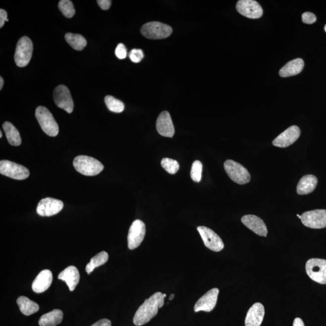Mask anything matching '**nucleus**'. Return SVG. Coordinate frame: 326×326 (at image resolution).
Wrapping results in <instances>:
<instances>
[{
    "label": "nucleus",
    "mask_w": 326,
    "mask_h": 326,
    "mask_svg": "<svg viewBox=\"0 0 326 326\" xmlns=\"http://www.w3.org/2000/svg\"><path fill=\"white\" fill-rule=\"evenodd\" d=\"M166 297V294L158 292L145 300L139 307L134 317V324L138 326L144 325L157 316L158 309L164 305V298Z\"/></svg>",
    "instance_id": "f257e3e1"
},
{
    "label": "nucleus",
    "mask_w": 326,
    "mask_h": 326,
    "mask_svg": "<svg viewBox=\"0 0 326 326\" xmlns=\"http://www.w3.org/2000/svg\"><path fill=\"white\" fill-rule=\"evenodd\" d=\"M65 39L73 49L76 50L81 51L86 47L87 42L84 37L79 34H71L68 33L65 35Z\"/></svg>",
    "instance_id": "bb28decb"
},
{
    "label": "nucleus",
    "mask_w": 326,
    "mask_h": 326,
    "mask_svg": "<svg viewBox=\"0 0 326 326\" xmlns=\"http://www.w3.org/2000/svg\"><path fill=\"white\" fill-rule=\"evenodd\" d=\"M63 312L59 309L54 310L44 314L39 320L40 326H56L62 321Z\"/></svg>",
    "instance_id": "b1692460"
},
{
    "label": "nucleus",
    "mask_w": 326,
    "mask_h": 326,
    "mask_svg": "<svg viewBox=\"0 0 326 326\" xmlns=\"http://www.w3.org/2000/svg\"><path fill=\"white\" fill-rule=\"evenodd\" d=\"M38 123L44 132L50 137H56L59 133L58 125L53 115L45 106H38L35 111Z\"/></svg>",
    "instance_id": "7ed1b4c3"
},
{
    "label": "nucleus",
    "mask_w": 326,
    "mask_h": 326,
    "mask_svg": "<svg viewBox=\"0 0 326 326\" xmlns=\"http://www.w3.org/2000/svg\"><path fill=\"white\" fill-rule=\"evenodd\" d=\"M53 275L50 270L41 271L32 283V289L35 292L40 294L47 290L51 286Z\"/></svg>",
    "instance_id": "aec40b11"
},
{
    "label": "nucleus",
    "mask_w": 326,
    "mask_h": 326,
    "mask_svg": "<svg viewBox=\"0 0 326 326\" xmlns=\"http://www.w3.org/2000/svg\"><path fill=\"white\" fill-rule=\"evenodd\" d=\"M54 102L59 108L71 114L73 111L74 102L69 90L66 86L60 85L53 93Z\"/></svg>",
    "instance_id": "f8f14e48"
},
{
    "label": "nucleus",
    "mask_w": 326,
    "mask_h": 326,
    "mask_svg": "<svg viewBox=\"0 0 326 326\" xmlns=\"http://www.w3.org/2000/svg\"><path fill=\"white\" fill-rule=\"evenodd\" d=\"M301 131L297 126H292L274 140L273 144L279 147H287L294 143L300 136Z\"/></svg>",
    "instance_id": "2eb2a0df"
},
{
    "label": "nucleus",
    "mask_w": 326,
    "mask_h": 326,
    "mask_svg": "<svg viewBox=\"0 0 326 326\" xmlns=\"http://www.w3.org/2000/svg\"><path fill=\"white\" fill-rule=\"evenodd\" d=\"M97 2L102 10H108L111 7V1L110 0H98Z\"/></svg>",
    "instance_id": "c9c22d12"
},
{
    "label": "nucleus",
    "mask_w": 326,
    "mask_h": 326,
    "mask_svg": "<svg viewBox=\"0 0 326 326\" xmlns=\"http://www.w3.org/2000/svg\"><path fill=\"white\" fill-rule=\"evenodd\" d=\"M59 9L63 15L68 18H72L75 14V9L73 2L70 0H61L59 2Z\"/></svg>",
    "instance_id": "c756f323"
},
{
    "label": "nucleus",
    "mask_w": 326,
    "mask_h": 326,
    "mask_svg": "<svg viewBox=\"0 0 326 326\" xmlns=\"http://www.w3.org/2000/svg\"><path fill=\"white\" fill-rule=\"evenodd\" d=\"M58 279L65 281L70 291H73L80 280V275L75 266H70L59 274Z\"/></svg>",
    "instance_id": "412c9836"
},
{
    "label": "nucleus",
    "mask_w": 326,
    "mask_h": 326,
    "mask_svg": "<svg viewBox=\"0 0 326 326\" xmlns=\"http://www.w3.org/2000/svg\"><path fill=\"white\" fill-rule=\"evenodd\" d=\"M105 102L109 111L116 112V113H120L124 111V103L112 95H106L105 98Z\"/></svg>",
    "instance_id": "c85d7f7f"
},
{
    "label": "nucleus",
    "mask_w": 326,
    "mask_h": 326,
    "mask_svg": "<svg viewBox=\"0 0 326 326\" xmlns=\"http://www.w3.org/2000/svg\"><path fill=\"white\" fill-rule=\"evenodd\" d=\"M318 179L312 175H307L301 178L297 187V192L300 195H305L311 193L316 189Z\"/></svg>",
    "instance_id": "4be33fe9"
},
{
    "label": "nucleus",
    "mask_w": 326,
    "mask_h": 326,
    "mask_svg": "<svg viewBox=\"0 0 326 326\" xmlns=\"http://www.w3.org/2000/svg\"><path fill=\"white\" fill-rule=\"evenodd\" d=\"M156 128L158 133L165 138H173L175 128L172 122L171 115L168 111L161 112L156 123Z\"/></svg>",
    "instance_id": "f3484780"
},
{
    "label": "nucleus",
    "mask_w": 326,
    "mask_h": 326,
    "mask_svg": "<svg viewBox=\"0 0 326 326\" xmlns=\"http://www.w3.org/2000/svg\"><path fill=\"white\" fill-rule=\"evenodd\" d=\"M174 297H175L174 294H171V296H170V297H169V300H173V298H174Z\"/></svg>",
    "instance_id": "a19ab883"
},
{
    "label": "nucleus",
    "mask_w": 326,
    "mask_h": 326,
    "mask_svg": "<svg viewBox=\"0 0 326 326\" xmlns=\"http://www.w3.org/2000/svg\"><path fill=\"white\" fill-rule=\"evenodd\" d=\"M92 326H111V322L110 320L104 319L99 320V321L94 323Z\"/></svg>",
    "instance_id": "4c0bfd02"
},
{
    "label": "nucleus",
    "mask_w": 326,
    "mask_h": 326,
    "mask_svg": "<svg viewBox=\"0 0 326 326\" xmlns=\"http://www.w3.org/2000/svg\"><path fill=\"white\" fill-rule=\"evenodd\" d=\"M297 216H298V218H299L300 219H301V216H300L299 215H297Z\"/></svg>",
    "instance_id": "37998d69"
},
{
    "label": "nucleus",
    "mask_w": 326,
    "mask_h": 326,
    "mask_svg": "<svg viewBox=\"0 0 326 326\" xmlns=\"http://www.w3.org/2000/svg\"><path fill=\"white\" fill-rule=\"evenodd\" d=\"M325 32H326V25L325 27Z\"/></svg>",
    "instance_id": "c03bdc74"
},
{
    "label": "nucleus",
    "mask_w": 326,
    "mask_h": 326,
    "mask_svg": "<svg viewBox=\"0 0 326 326\" xmlns=\"http://www.w3.org/2000/svg\"><path fill=\"white\" fill-rule=\"evenodd\" d=\"M22 314L29 316L36 313L40 309V306L37 303L30 300L29 298L21 296L16 300Z\"/></svg>",
    "instance_id": "393cba45"
},
{
    "label": "nucleus",
    "mask_w": 326,
    "mask_h": 326,
    "mask_svg": "<svg viewBox=\"0 0 326 326\" xmlns=\"http://www.w3.org/2000/svg\"><path fill=\"white\" fill-rule=\"evenodd\" d=\"M2 134L1 131H0V138H2Z\"/></svg>",
    "instance_id": "79ce46f5"
},
{
    "label": "nucleus",
    "mask_w": 326,
    "mask_h": 326,
    "mask_svg": "<svg viewBox=\"0 0 326 326\" xmlns=\"http://www.w3.org/2000/svg\"><path fill=\"white\" fill-rule=\"evenodd\" d=\"M224 165L227 175L234 183L243 185L250 182L251 175L242 164L233 160H228Z\"/></svg>",
    "instance_id": "39448f33"
},
{
    "label": "nucleus",
    "mask_w": 326,
    "mask_h": 326,
    "mask_svg": "<svg viewBox=\"0 0 326 326\" xmlns=\"http://www.w3.org/2000/svg\"><path fill=\"white\" fill-rule=\"evenodd\" d=\"M146 234V226L143 221L137 219L129 230L128 235V248L134 250L141 245Z\"/></svg>",
    "instance_id": "9d476101"
},
{
    "label": "nucleus",
    "mask_w": 326,
    "mask_h": 326,
    "mask_svg": "<svg viewBox=\"0 0 326 326\" xmlns=\"http://www.w3.org/2000/svg\"><path fill=\"white\" fill-rule=\"evenodd\" d=\"M73 166L77 171L86 176H95L104 169L99 161L86 155H79L74 159Z\"/></svg>",
    "instance_id": "f03ea898"
},
{
    "label": "nucleus",
    "mask_w": 326,
    "mask_h": 326,
    "mask_svg": "<svg viewBox=\"0 0 326 326\" xmlns=\"http://www.w3.org/2000/svg\"><path fill=\"white\" fill-rule=\"evenodd\" d=\"M197 230L201 235L205 246L209 250L215 252L223 250V241L214 231L204 226H199Z\"/></svg>",
    "instance_id": "9b49d317"
},
{
    "label": "nucleus",
    "mask_w": 326,
    "mask_h": 326,
    "mask_svg": "<svg viewBox=\"0 0 326 326\" xmlns=\"http://www.w3.org/2000/svg\"><path fill=\"white\" fill-rule=\"evenodd\" d=\"M116 56L120 59H125L127 56V48L124 45L120 43L118 45L116 51H115Z\"/></svg>",
    "instance_id": "72a5a7b5"
},
{
    "label": "nucleus",
    "mask_w": 326,
    "mask_h": 326,
    "mask_svg": "<svg viewBox=\"0 0 326 326\" xmlns=\"http://www.w3.org/2000/svg\"><path fill=\"white\" fill-rule=\"evenodd\" d=\"M33 50L32 41L27 37L20 38L16 45L15 61L19 67H24L29 64L32 58Z\"/></svg>",
    "instance_id": "423d86ee"
},
{
    "label": "nucleus",
    "mask_w": 326,
    "mask_h": 326,
    "mask_svg": "<svg viewBox=\"0 0 326 326\" xmlns=\"http://www.w3.org/2000/svg\"><path fill=\"white\" fill-rule=\"evenodd\" d=\"M2 128L9 144L15 146H20L21 144V138L17 129L9 122H4L2 125Z\"/></svg>",
    "instance_id": "a878e982"
},
{
    "label": "nucleus",
    "mask_w": 326,
    "mask_h": 326,
    "mask_svg": "<svg viewBox=\"0 0 326 326\" xmlns=\"http://www.w3.org/2000/svg\"><path fill=\"white\" fill-rule=\"evenodd\" d=\"M131 61L133 62L138 63L143 59L144 54L140 49H133L129 54Z\"/></svg>",
    "instance_id": "473e14b6"
},
{
    "label": "nucleus",
    "mask_w": 326,
    "mask_h": 326,
    "mask_svg": "<svg viewBox=\"0 0 326 326\" xmlns=\"http://www.w3.org/2000/svg\"><path fill=\"white\" fill-rule=\"evenodd\" d=\"M306 271L312 280L326 284V260L321 259H309L306 264Z\"/></svg>",
    "instance_id": "0eeeda50"
},
{
    "label": "nucleus",
    "mask_w": 326,
    "mask_h": 326,
    "mask_svg": "<svg viewBox=\"0 0 326 326\" xmlns=\"http://www.w3.org/2000/svg\"><path fill=\"white\" fill-rule=\"evenodd\" d=\"M4 80L2 77H0V90H1L2 87H3Z\"/></svg>",
    "instance_id": "ea45409f"
},
{
    "label": "nucleus",
    "mask_w": 326,
    "mask_h": 326,
    "mask_svg": "<svg viewBox=\"0 0 326 326\" xmlns=\"http://www.w3.org/2000/svg\"><path fill=\"white\" fill-rule=\"evenodd\" d=\"M161 165L163 168L170 174H175L180 169V165L177 161L173 159L164 158L161 160Z\"/></svg>",
    "instance_id": "7c9ffc66"
},
{
    "label": "nucleus",
    "mask_w": 326,
    "mask_h": 326,
    "mask_svg": "<svg viewBox=\"0 0 326 326\" xmlns=\"http://www.w3.org/2000/svg\"><path fill=\"white\" fill-rule=\"evenodd\" d=\"M236 9L240 14L248 18H260L263 15L262 7L254 0H240L237 2Z\"/></svg>",
    "instance_id": "4468645a"
},
{
    "label": "nucleus",
    "mask_w": 326,
    "mask_h": 326,
    "mask_svg": "<svg viewBox=\"0 0 326 326\" xmlns=\"http://www.w3.org/2000/svg\"><path fill=\"white\" fill-rule=\"evenodd\" d=\"M219 290L218 288H213L199 298L194 306V311H205L210 312L213 310L218 301Z\"/></svg>",
    "instance_id": "dca6fc26"
},
{
    "label": "nucleus",
    "mask_w": 326,
    "mask_h": 326,
    "mask_svg": "<svg viewBox=\"0 0 326 326\" xmlns=\"http://www.w3.org/2000/svg\"><path fill=\"white\" fill-rule=\"evenodd\" d=\"M301 216V223L309 228L321 229L326 227V210L308 211Z\"/></svg>",
    "instance_id": "1a4fd4ad"
},
{
    "label": "nucleus",
    "mask_w": 326,
    "mask_h": 326,
    "mask_svg": "<svg viewBox=\"0 0 326 326\" xmlns=\"http://www.w3.org/2000/svg\"><path fill=\"white\" fill-rule=\"evenodd\" d=\"M317 20L316 16L311 12H305L303 13L302 21L304 23L311 24Z\"/></svg>",
    "instance_id": "f704fd0d"
},
{
    "label": "nucleus",
    "mask_w": 326,
    "mask_h": 326,
    "mask_svg": "<svg viewBox=\"0 0 326 326\" xmlns=\"http://www.w3.org/2000/svg\"><path fill=\"white\" fill-rule=\"evenodd\" d=\"M202 164L198 160L194 161L191 166L190 175L193 182L199 183L202 179Z\"/></svg>",
    "instance_id": "2f4dec72"
},
{
    "label": "nucleus",
    "mask_w": 326,
    "mask_h": 326,
    "mask_svg": "<svg viewBox=\"0 0 326 326\" xmlns=\"http://www.w3.org/2000/svg\"><path fill=\"white\" fill-rule=\"evenodd\" d=\"M293 326H305L303 320L300 318H296L293 323Z\"/></svg>",
    "instance_id": "58836bf2"
},
{
    "label": "nucleus",
    "mask_w": 326,
    "mask_h": 326,
    "mask_svg": "<svg viewBox=\"0 0 326 326\" xmlns=\"http://www.w3.org/2000/svg\"><path fill=\"white\" fill-rule=\"evenodd\" d=\"M64 207V204L60 200L46 198L41 199L38 204L37 212L41 216H52L61 212Z\"/></svg>",
    "instance_id": "ddd939ff"
},
{
    "label": "nucleus",
    "mask_w": 326,
    "mask_h": 326,
    "mask_svg": "<svg viewBox=\"0 0 326 326\" xmlns=\"http://www.w3.org/2000/svg\"><path fill=\"white\" fill-rule=\"evenodd\" d=\"M0 173L7 177L18 180H23L29 177L28 169L17 163L8 160L0 161Z\"/></svg>",
    "instance_id": "6e6552de"
},
{
    "label": "nucleus",
    "mask_w": 326,
    "mask_h": 326,
    "mask_svg": "<svg viewBox=\"0 0 326 326\" xmlns=\"http://www.w3.org/2000/svg\"><path fill=\"white\" fill-rule=\"evenodd\" d=\"M304 65L305 63L303 59L298 58L292 60L281 68L279 75L283 78L297 75L303 70Z\"/></svg>",
    "instance_id": "5701e85b"
},
{
    "label": "nucleus",
    "mask_w": 326,
    "mask_h": 326,
    "mask_svg": "<svg viewBox=\"0 0 326 326\" xmlns=\"http://www.w3.org/2000/svg\"><path fill=\"white\" fill-rule=\"evenodd\" d=\"M242 223L249 229L260 236L267 237L268 229L262 219L256 215L243 216L241 219Z\"/></svg>",
    "instance_id": "a211bd4d"
},
{
    "label": "nucleus",
    "mask_w": 326,
    "mask_h": 326,
    "mask_svg": "<svg viewBox=\"0 0 326 326\" xmlns=\"http://www.w3.org/2000/svg\"><path fill=\"white\" fill-rule=\"evenodd\" d=\"M7 13L4 9H0V28L4 26L5 21L7 20Z\"/></svg>",
    "instance_id": "e433bc0d"
},
{
    "label": "nucleus",
    "mask_w": 326,
    "mask_h": 326,
    "mask_svg": "<svg viewBox=\"0 0 326 326\" xmlns=\"http://www.w3.org/2000/svg\"><path fill=\"white\" fill-rule=\"evenodd\" d=\"M265 316V308L262 304L254 303L249 309L245 318V326H260Z\"/></svg>",
    "instance_id": "6ab92c4d"
},
{
    "label": "nucleus",
    "mask_w": 326,
    "mask_h": 326,
    "mask_svg": "<svg viewBox=\"0 0 326 326\" xmlns=\"http://www.w3.org/2000/svg\"><path fill=\"white\" fill-rule=\"evenodd\" d=\"M141 33L148 39L162 40L172 34V29L171 26L160 22H149L142 26Z\"/></svg>",
    "instance_id": "20e7f679"
},
{
    "label": "nucleus",
    "mask_w": 326,
    "mask_h": 326,
    "mask_svg": "<svg viewBox=\"0 0 326 326\" xmlns=\"http://www.w3.org/2000/svg\"><path fill=\"white\" fill-rule=\"evenodd\" d=\"M108 254L105 251L100 252L96 256L93 257L90 263L86 266V270L88 275H90L95 268L105 264L108 261Z\"/></svg>",
    "instance_id": "cd10ccee"
}]
</instances>
